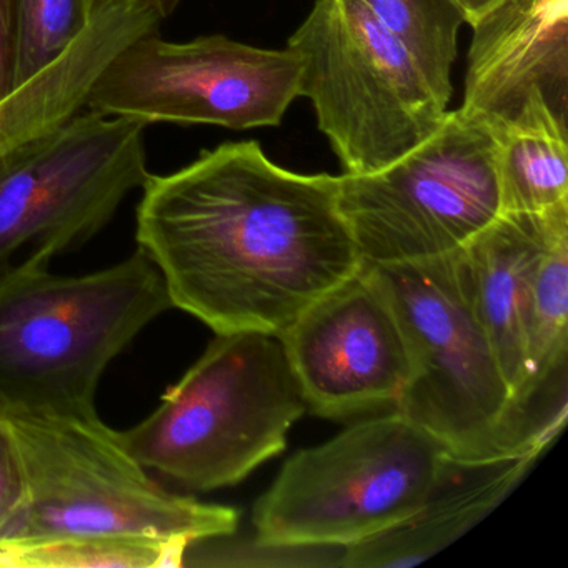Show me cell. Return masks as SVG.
Wrapping results in <instances>:
<instances>
[{
    "instance_id": "ac0fdd59",
    "label": "cell",
    "mask_w": 568,
    "mask_h": 568,
    "mask_svg": "<svg viewBox=\"0 0 568 568\" xmlns=\"http://www.w3.org/2000/svg\"><path fill=\"white\" fill-rule=\"evenodd\" d=\"M185 538L81 537L0 550V568H181Z\"/></svg>"
},
{
    "instance_id": "ba28073f",
    "label": "cell",
    "mask_w": 568,
    "mask_h": 568,
    "mask_svg": "<svg viewBox=\"0 0 568 568\" xmlns=\"http://www.w3.org/2000/svg\"><path fill=\"white\" fill-rule=\"evenodd\" d=\"M338 209L364 265L455 254L501 214L498 132L447 112L430 138L394 164L341 175Z\"/></svg>"
},
{
    "instance_id": "8fae6325",
    "label": "cell",
    "mask_w": 568,
    "mask_h": 568,
    "mask_svg": "<svg viewBox=\"0 0 568 568\" xmlns=\"http://www.w3.org/2000/svg\"><path fill=\"white\" fill-rule=\"evenodd\" d=\"M281 341L307 412L317 417L394 408L414 372L400 315L368 265L314 302Z\"/></svg>"
},
{
    "instance_id": "277c9868",
    "label": "cell",
    "mask_w": 568,
    "mask_h": 568,
    "mask_svg": "<svg viewBox=\"0 0 568 568\" xmlns=\"http://www.w3.org/2000/svg\"><path fill=\"white\" fill-rule=\"evenodd\" d=\"M6 417L24 467L26 498L0 535V550L81 537L192 541L237 531L235 508L165 488L101 417Z\"/></svg>"
},
{
    "instance_id": "7402d4cb",
    "label": "cell",
    "mask_w": 568,
    "mask_h": 568,
    "mask_svg": "<svg viewBox=\"0 0 568 568\" xmlns=\"http://www.w3.org/2000/svg\"><path fill=\"white\" fill-rule=\"evenodd\" d=\"M507 0H455V4L460 9L465 18V24L474 26L480 21L488 12L497 9L498 6L505 4Z\"/></svg>"
},
{
    "instance_id": "603a6c76",
    "label": "cell",
    "mask_w": 568,
    "mask_h": 568,
    "mask_svg": "<svg viewBox=\"0 0 568 568\" xmlns=\"http://www.w3.org/2000/svg\"><path fill=\"white\" fill-rule=\"evenodd\" d=\"M149 2H151L152 8L155 9V12L164 21L181 6L182 0H149Z\"/></svg>"
},
{
    "instance_id": "ffe728a7",
    "label": "cell",
    "mask_w": 568,
    "mask_h": 568,
    "mask_svg": "<svg viewBox=\"0 0 568 568\" xmlns=\"http://www.w3.org/2000/svg\"><path fill=\"white\" fill-rule=\"evenodd\" d=\"M26 498V474L8 417L0 414V535L19 514Z\"/></svg>"
},
{
    "instance_id": "5bb4252c",
    "label": "cell",
    "mask_w": 568,
    "mask_h": 568,
    "mask_svg": "<svg viewBox=\"0 0 568 568\" xmlns=\"http://www.w3.org/2000/svg\"><path fill=\"white\" fill-rule=\"evenodd\" d=\"M161 22L149 0H101L69 51L0 101V164L84 111L109 62Z\"/></svg>"
},
{
    "instance_id": "5b68a950",
    "label": "cell",
    "mask_w": 568,
    "mask_h": 568,
    "mask_svg": "<svg viewBox=\"0 0 568 568\" xmlns=\"http://www.w3.org/2000/svg\"><path fill=\"white\" fill-rule=\"evenodd\" d=\"M440 445L397 410L352 424L285 462L252 515L258 548L362 544L420 510L447 475Z\"/></svg>"
},
{
    "instance_id": "52a82bcc",
    "label": "cell",
    "mask_w": 568,
    "mask_h": 568,
    "mask_svg": "<svg viewBox=\"0 0 568 568\" xmlns=\"http://www.w3.org/2000/svg\"><path fill=\"white\" fill-rule=\"evenodd\" d=\"M287 49L301 62V95L347 174L394 164L447 115L407 49L361 0H315Z\"/></svg>"
},
{
    "instance_id": "2e32d148",
    "label": "cell",
    "mask_w": 568,
    "mask_h": 568,
    "mask_svg": "<svg viewBox=\"0 0 568 568\" xmlns=\"http://www.w3.org/2000/svg\"><path fill=\"white\" fill-rule=\"evenodd\" d=\"M498 187L501 214L568 204V122L540 95L498 131Z\"/></svg>"
},
{
    "instance_id": "6da1fadb",
    "label": "cell",
    "mask_w": 568,
    "mask_h": 568,
    "mask_svg": "<svg viewBox=\"0 0 568 568\" xmlns=\"http://www.w3.org/2000/svg\"><path fill=\"white\" fill-rule=\"evenodd\" d=\"M135 241L174 308L215 334L281 338L364 262L338 209V178L268 161L229 142L141 189Z\"/></svg>"
},
{
    "instance_id": "9a60e30c",
    "label": "cell",
    "mask_w": 568,
    "mask_h": 568,
    "mask_svg": "<svg viewBox=\"0 0 568 568\" xmlns=\"http://www.w3.org/2000/svg\"><path fill=\"white\" fill-rule=\"evenodd\" d=\"M538 457L448 467L447 475L417 514L397 527L344 548L337 565L351 568L414 567L491 514L534 467Z\"/></svg>"
},
{
    "instance_id": "30bf717a",
    "label": "cell",
    "mask_w": 568,
    "mask_h": 568,
    "mask_svg": "<svg viewBox=\"0 0 568 568\" xmlns=\"http://www.w3.org/2000/svg\"><path fill=\"white\" fill-rule=\"evenodd\" d=\"M148 125L84 109L0 164V265L26 245L59 255L98 235L151 172Z\"/></svg>"
},
{
    "instance_id": "7a4b0ae2",
    "label": "cell",
    "mask_w": 568,
    "mask_h": 568,
    "mask_svg": "<svg viewBox=\"0 0 568 568\" xmlns=\"http://www.w3.org/2000/svg\"><path fill=\"white\" fill-rule=\"evenodd\" d=\"M52 258L0 265V414L95 418L111 362L174 305L141 248L91 274H54Z\"/></svg>"
},
{
    "instance_id": "44dd1931",
    "label": "cell",
    "mask_w": 568,
    "mask_h": 568,
    "mask_svg": "<svg viewBox=\"0 0 568 568\" xmlns=\"http://www.w3.org/2000/svg\"><path fill=\"white\" fill-rule=\"evenodd\" d=\"M18 0H0V101L18 89Z\"/></svg>"
},
{
    "instance_id": "4fadbf2b",
    "label": "cell",
    "mask_w": 568,
    "mask_h": 568,
    "mask_svg": "<svg viewBox=\"0 0 568 568\" xmlns=\"http://www.w3.org/2000/svg\"><path fill=\"white\" fill-rule=\"evenodd\" d=\"M565 225L568 204L535 214L504 212L462 248L471 302L507 382L511 407L527 382L535 272L551 239Z\"/></svg>"
},
{
    "instance_id": "8992f818",
    "label": "cell",
    "mask_w": 568,
    "mask_h": 568,
    "mask_svg": "<svg viewBox=\"0 0 568 568\" xmlns=\"http://www.w3.org/2000/svg\"><path fill=\"white\" fill-rule=\"evenodd\" d=\"M368 267L387 288L414 358L394 410L427 432L452 464L520 457L510 390L475 312L462 251Z\"/></svg>"
},
{
    "instance_id": "d6986e66",
    "label": "cell",
    "mask_w": 568,
    "mask_h": 568,
    "mask_svg": "<svg viewBox=\"0 0 568 568\" xmlns=\"http://www.w3.org/2000/svg\"><path fill=\"white\" fill-rule=\"evenodd\" d=\"M101 0H18V88L84 34Z\"/></svg>"
},
{
    "instance_id": "7c38bea8",
    "label": "cell",
    "mask_w": 568,
    "mask_h": 568,
    "mask_svg": "<svg viewBox=\"0 0 568 568\" xmlns=\"http://www.w3.org/2000/svg\"><path fill=\"white\" fill-rule=\"evenodd\" d=\"M471 29L462 114L498 132L540 95L568 122V0H507Z\"/></svg>"
},
{
    "instance_id": "9c48e42d",
    "label": "cell",
    "mask_w": 568,
    "mask_h": 568,
    "mask_svg": "<svg viewBox=\"0 0 568 568\" xmlns=\"http://www.w3.org/2000/svg\"><path fill=\"white\" fill-rule=\"evenodd\" d=\"M301 95V62L204 36L171 42L158 32L122 49L99 75L88 108L142 124L221 125L245 131L278 125Z\"/></svg>"
},
{
    "instance_id": "e0dca14e",
    "label": "cell",
    "mask_w": 568,
    "mask_h": 568,
    "mask_svg": "<svg viewBox=\"0 0 568 568\" xmlns=\"http://www.w3.org/2000/svg\"><path fill=\"white\" fill-rule=\"evenodd\" d=\"M407 49L444 104L452 98L458 29L465 24L455 0H361Z\"/></svg>"
},
{
    "instance_id": "3957f363",
    "label": "cell",
    "mask_w": 568,
    "mask_h": 568,
    "mask_svg": "<svg viewBox=\"0 0 568 568\" xmlns=\"http://www.w3.org/2000/svg\"><path fill=\"white\" fill-rule=\"evenodd\" d=\"M305 412L281 338L215 334L155 410L115 435L158 478L184 490L212 491L237 485L282 454L288 430Z\"/></svg>"
}]
</instances>
